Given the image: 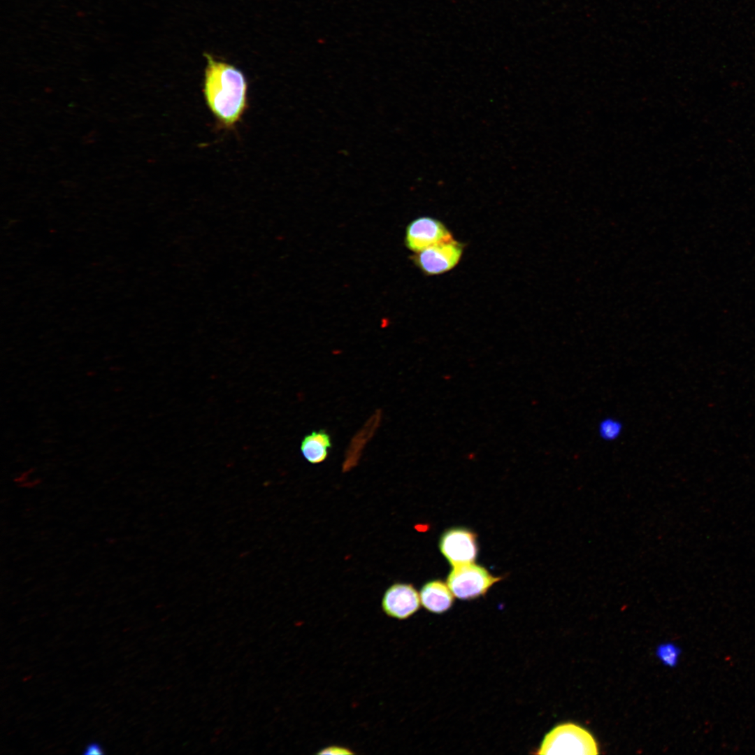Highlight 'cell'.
<instances>
[{
    "label": "cell",
    "mask_w": 755,
    "mask_h": 755,
    "mask_svg": "<svg viewBox=\"0 0 755 755\" xmlns=\"http://www.w3.org/2000/svg\"><path fill=\"white\" fill-rule=\"evenodd\" d=\"M203 94L206 105L224 129H233L248 107L245 76L234 65L205 52Z\"/></svg>",
    "instance_id": "cell-1"
},
{
    "label": "cell",
    "mask_w": 755,
    "mask_h": 755,
    "mask_svg": "<svg viewBox=\"0 0 755 755\" xmlns=\"http://www.w3.org/2000/svg\"><path fill=\"white\" fill-rule=\"evenodd\" d=\"M536 754L594 755L598 754V747L589 731L568 722L559 724L549 731Z\"/></svg>",
    "instance_id": "cell-2"
},
{
    "label": "cell",
    "mask_w": 755,
    "mask_h": 755,
    "mask_svg": "<svg viewBox=\"0 0 755 755\" xmlns=\"http://www.w3.org/2000/svg\"><path fill=\"white\" fill-rule=\"evenodd\" d=\"M502 579L490 574L484 567L473 563L453 566L447 584L453 595L461 600H471L485 594Z\"/></svg>",
    "instance_id": "cell-3"
},
{
    "label": "cell",
    "mask_w": 755,
    "mask_h": 755,
    "mask_svg": "<svg viewBox=\"0 0 755 755\" xmlns=\"http://www.w3.org/2000/svg\"><path fill=\"white\" fill-rule=\"evenodd\" d=\"M464 247L463 243L452 238L415 252L413 261L426 275L443 274L459 264Z\"/></svg>",
    "instance_id": "cell-4"
},
{
    "label": "cell",
    "mask_w": 755,
    "mask_h": 755,
    "mask_svg": "<svg viewBox=\"0 0 755 755\" xmlns=\"http://www.w3.org/2000/svg\"><path fill=\"white\" fill-rule=\"evenodd\" d=\"M454 238L439 220L424 216L413 220L406 228L405 244L414 252Z\"/></svg>",
    "instance_id": "cell-5"
},
{
    "label": "cell",
    "mask_w": 755,
    "mask_h": 755,
    "mask_svg": "<svg viewBox=\"0 0 755 755\" xmlns=\"http://www.w3.org/2000/svg\"><path fill=\"white\" fill-rule=\"evenodd\" d=\"M439 548L452 566L473 563L478 552L476 535L465 528H452L441 535Z\"/></svg>",
    "instance_id": "cell-6"
},
{
    "label": "cell",
    "mask_w": 755,
    "mask_h": 755,
    "mask_svg": "<svg viewBox=\"0 0 755 755\" xmlns=\"http://www.w3.org/2000/svg\"><path fill=\"white\" fill-rule=\"evenodd\" d=\"M421 605L420 597L410 584L397 582L391 585L382 599V608L388 616L405 619L415 614Z\"/></svg>",
    "instance_id": "cell-7"
},
{
    "label": "cell",
    "mask_w": 755,
    "mask_h": 755,
    "mask_svg": "<svg viewBox=\"0 0 755 755\" xmlns=\"http://www.w3.org/2000/svg\"><path fill=\"white\" fill-rule=\"evenodd\" d=\"M419 597L422 606L436 614L448 610L454 603V595L448 585L438 580L425 583L420 589Z\"/></svg>",
    "instance_id": "cell-8"
},
{
    "label": "cell",
    "mask_w": 755,
    "mask_h": 755,
    "mask_svg": "<svg viewBox=\"0 0 755 755\" xmlns=\"http://www.w3.org/2000/svg\"><path fill=\"white\" fill-rule=\"evenodd\" d=\"M331 447V436L324 430L313 431L305 436L300 447L303 457L310 463L324 461Z\"/></svg>",
    "instance_id": "cell-9"
},
{
    "label": "cell",
    "mask_w": 755,
    "mask_h": 755,
    "mask_svg": "<svg viewBox=\"0 0 755 755\" xmlns=\"http://www.w3.org/2000/svg\"><path fill=\"white\" fill-rule=\"evenodd\" d=\"M622 430L621 422L612 417L603 419L598 426V436L605 441H613L617 439L621 434Z\"/></svg>",
    "instance_id": "cell-10"
},
{
    "label": "cell",
    "mask_w": 755,
    "mask_h": 755,
    "mask_svg": "<svg viewBox=\"0 0 755 755\" xmlns=\"http://www.w3.org/2000/svg\"><path fill=\"white\" fill-rule=\"evenodd\" d=\"M680 648L673 643L660 645L656 649V656L667 666L674 667L677 664L681 654Z\"/></svg>",
    "instance_id": "cell-11"
},
{
    "label": "cell",
    "mask_w": 755,
    "mask_h": 755,
    "mask_svg": "<svg viewBox=\"0 0 755 755\" xmlns=\"http://www.w3.org/2000/svg\"><path fill=\"white\" fill-rule=\"evenodd\" d=\"M317 754L345 755L354 754L350 749L338 745H332L322 749Z\"/></svg>",
    "instance_id": "cell-12"
},
{
    "label": "cell",
    "mask_w": 755,
    "mask_h": 755,
    "mask_svg": "<svg viewBox=\"0 0 755 755\" xmlns=\"http://www.w3.org/2000/svg\"><path fill=\"white\" fill-rule=\"evenodd\" d=\"M103 754V752L101 746L99 745H98L97 743H91V744L88 745V746L86 748L85 752H84V754H86V755L87 754H88V755H91V754L97 755V754Z\"/></svg>",
    "instance_id": "cell-13"
}]
</instances>
